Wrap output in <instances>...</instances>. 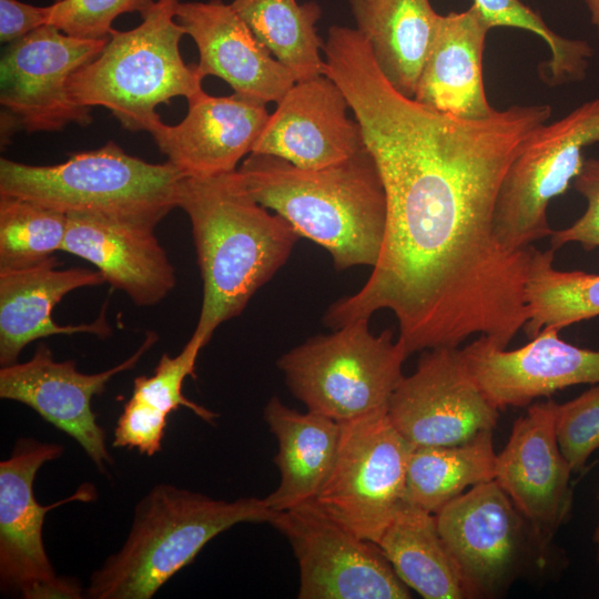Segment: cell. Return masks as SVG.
Returning a JSON list of instances; mask_svg holds the SVG:
<instances>
[{
  "instance_id": "6da1fadb",
  "label": "cell",
  "mask_w": 599,
  "mask_h": 599,
  "mask_svg": "<svg viewBox=\"0 0 599 599\" xmlns=\"http://www.w3.org/2000/svg\"><path fill=\"white\" fill-rule=\"evenodd\" d=\"M323 74L345 94L387 202L384 244L355 293L334 302L324 323L339 328L393 312L408 355L458 347L471 335L506 348L529 319L531 246L506 251L494 233L501 181L548 104H515L468 120L397 91L356 29L332 34Z\"/></svg>"
},
{
  "instance_id": "7a4b0ae2",
  "label": "cell",
  "mask_w": 599,
  "mask_h": 599,
  "mask_svg": "<svg viewBox=\"0 0 599 599\" xmlns=\"http://www.w3.org/2000/svg\"><path fill=\"white\" fill-rule=\"evenodd\" d=\"M177 207L189 216L203 281L193 334L207 344L286 263L300 236L284 217L253 199L237 171L184 176Z\"/></svg>"
},
{
  "instance_id": "3957f363",
  "label": "cell",
  "mask_w": 599,
  "mask_h": 599,
  "mask_svg": "<svg viewBox=\"0 0 599 599\" xmlns=\"http://www.w3.org/2000/svg\"><path fill=\"white\" fill-rule=\"evenodd\" d=\"M236 171L255 201L284 217L300 237L325 248L337 271L376 265L385 238L387 202L366 148L318 170L250 153Z\"/></svg>"
},
{
  "instance_id": "277c9868",
  "label": "cell",
  "mask_w": 599,
  "mask_h": 599,
  "mask_svg": "<svg viewBox=\"0 0 599 599\" xmlns=\"http://www.w3.org/2000/svg\"><path fill=\"white\" fill-rule=\"evenodd\" d=\"M273 512L265 497L227 501L158 484L135 505L123 545L92 572L84 597L151 599L213 538L238 524H268Z\"/></svg>"
},
{
  "instance_id": "5b68a950",
  "label": "cell",
  "mask_w": 599,
  "mask_h": 599,
  "mask_svg": "<svg viewBox=\"0 0 599 599\" xmlns=\"http://www.w3.org/2000/svg\"><path fill=\"white\" fill-rule=\"evenodd\" d=\"M179 0H156L134 29L115 30L103 50L68 81L78 105L103 106L130 131H146L161 122L156 106L175 97L186 100L202 89L195 65L180 53L185 34L175 18Z\"/></svg>"
},
{
  "instance_id": "8992f818",
  "label": "cell",
  "mask_w": 599,
  "mask_h": 599,
  "mask_svg": "<svg viewBox=\"0 0 599 599\" xmlns=\"http://www.w3.org/2000/svg\"><path fill=\"white\" fill-rule=\"evenodd\" d=\"M183 177L170 162L143 161L111 141L54 165L0 160V195L65 214L113 216L155 227L177 207Z\"/></svg>"
},
{
  "instance_id": "52a82bcc",
  "label": "cell",
  "mask_w": 599,
  "mask_h": 599,
  "mask_svg": "<svg viewBox=\"0 0 599 599\" xmlns=\"http://www.w3.org/2000/svg\"><path fill=\"white\" fill-rule=\"evenodd\" d=\"M408 356L392 329L374 334L369 318H359L295 346L277 367L307 410L343 424L387 414Z\"/></svg>"
},
{
  "instance_id": "ba28073f",
  "label": "cell",
  "mask_w": 599,
  "mask_h": 599,
  "mask_svg": "<svg viewBox=\"0 0 599 599\" xmlns=\"http://www.w3.org/2000/svg\"><path fill=\"white\" fill-rule=\"evenodd\" d=\"M435 517L468 598H498L516 581L548 577L566 561L495 479L469 488Z\"/></svg>"
},
{
  "instance_id": "9c48e42d",
  "label": "cell",
  "mask_w": 599,
  "mask_h": 599,
  "mask_svg": "<svg viewBox=\"0 0 599 599\" xmlns=\"http://www.w3.org/2000/svg\"><path fill=\"white\" fill-rule=\"evenodd\" d=\"M596 143L599 99L544 123L530 135L507 170L495 203L494 233L506 251L522 252L550 236L549 202L569 189L582 167V151Z\"/></svg>"
},
{
  "instance_id": "30bf717a",
  "label": "cell",
  "mask_w": 599,
  "mask_h": 599,
  "mask_svg": "<svg viewBox=\"0 0 599 599\" xmlns=\"http://www.w3.org/2000/svg\"><path fill=\"white\" fill-rule=\"evenodd\" d=\"M58 443L20 437L0 463V587L2 593L23 599H81L84 590L72 577L58 576L43 544L48 511L71 501L95 499L93 485L84 484L71 496L43 506L33 484L40 468L62 456Z\"/></svg>"
},
{
  "instance_id": "8fae6325",
  "label": "cell",
  "mask_w": 599,
  "mask_h": 599,
  "mask_svg": "<svg viewBox=\"0 0 599 599\" xmlns=\"http://www.w3.org/2000/svg\"><path fill=\"white\" fill-rule=\"evenodd\" d=\"M412 449L387 414L341 424L332 470L314 501L359 537L377 542L405 500Z\"/></svg>"
},
{
  "instance_id": "7c38bea8",
  "label": "cell",
  "mask_w": 599,
  "mask_h": 599,
  "mask_svg": "<svg viewBox=\"0 0 599 599\" xmlns=\"http://www.w3.org/2000/svg\"><path fill=\"white\" fill-rule=\"evenodd\" d=\"M108 39H80L43 26L8 43L0 61L1 136L17 130L51 132L92 121L74 103L68 81L103 50Z\"/></svg>"
},
{
  "instance_id": "4fadbf2b",
  "label": "cell",
  "mask_w": 599,
  "mask_h": 599,
  "mask_svg": "<svg viewBox=\"0 0 599 599\" xmlns=\"http://www.w3.org/2000/svg\"><path fill=\"white\" fill-rule=\"evenodd\" d=\"M268 524L296 557L300 599L412 598L377 544L337 522L314 500L274 511Z\"/></svg>"
},
{
  "instance_id": "5bb4252c",
  "label": "cell",
  "mask_w": 599,
  "mask_h": 599,
  "mask_svg": "<svg viewBox=\"0 0 599 599\" xmlns=\"http://www.w3.org/2000/svg\"><path fill=\"white\" fill-rule=\"evenodd\" d=\"M413 446H451L493 432L499 409L470 374L458 347L424 351L415 372L404 376L387 410Z\"/></svg>"
},
{
  "instance_id": "9a60e30c",
  "label": "cell",
  "mask_w": 599,
  "mask_h": 599,
  "mask_svg": "<svg viewBox=\"0 0 599 599\" xmlns=\"http://www.w3.org/2000/svg\"><path fill=\"white\" fill-rule=\"evenodd\" d=\"M149 332L130 357L93 374L82 373L74 361H55L51 349L40 344L32 357L0 368V397L33 409L45 422L73 438L102 474L113 458L106 447V432L98 423L92 399L101 395L118 374L134 368L154 345Z\"/></svg>"
},
{
  "instance_id": "2e32d148",
  "label": "cell",
  "mask_w": 599,
  "mask_h": 599,
  "mask_svg": "<svg viewBox=\"0 0 599 599\" xmlns=\"http://www.w3.org/2000/svg\"><path fill=\"white\" fill-rule=\"evenodd\" d=\"M542 329L522 347L507 351L479 336L460 349L476 383L499 409L524 407L538 397L579 384H599V349L562 341Z\"/></svg>"
},
{
  "instance_id": "e0dca14e",
  "label": "cell",
  "mask_w": 599,
  "mask_h": 599,
  "mask_svg": "<svg viewBox=\"0 0 599 599\" xmlns=\"http://www.w3.org/2000/svg\"><path fill=\"white\" fill-rule=\"evenodd\" d=\"M276 104L251 153L318 170L365 149L358 122L347 114L345 94L327 75L295 82Z\"/></svg>"
},
{
  "instance_id": "ac0fdd59",
  "label": "cell",
  "mask_w": 599,
  "mask_h": 599,
  "mask_svg": "<svg viewBox=\"0 0 599 599\" xmlns=\"http://www.w3.org/2000/svg\"><path fill=\"white\" fill-rule=\"evenodd\" d=\"M556 402L530 404L496 456L495 480L542 535L552 538L570 518L571 469L555 432Z\"/></svg>"
},
{
  "instance_id": "d6986e66",
  "label": "cell",
  "mask_w": 599,
  "mask_h": 599,
  "mask_svg": "<svg viewBox=\"0 0 599 599\" xmlns=\"http://www.w3.org/2000/svg\"><path fill=\"white\" fill-rule=\"evenodd\" d=\"M185 118L159 122L150 132L183 176L207 177L236 171L252 152L270 113L266 103L238 93L213 97L201 90L187 99Z\"/></svg>"
},
{
  "instance_id": "ffe728a7",
  "label": "cell",
  "mask_w": 599,
  "mask_h": 599,
  "mask_svg": "<svg viewBox=\"0 0 599 599\" xmlns=\"http://www.w3.org/2000/svg\"><path fill=\"white\" fill-rule=\"evenodd\" d=\"M62 252L85 260L138 306H153L175 287V270L155 226L97 214L71 213Z\"/></svg>"
},
{
  "instance_id": "44dd1931",
  "label": "cell",
  "mask_w": 599,
  "mask_h": 599,
  "mask_svg": "<svg viewBox=\"0 0 599 599\" xmlns=\"http://www.w3.org/2000/svg\"><path fill=\"white\" fill-rule=\"evenodd\" d=\"M175 18L199 50L197 74L217 77L235 93L278 102L294 85L293 73L257 40L222 0L180 2Z\"/></svg>"
},
{
  "instance_id": "7402d4cb",
  "label": "cell",
  "mask_w": 599,
  "mask_h": 599,
  "mask_svg": "<svg viewBox=\"0 0 599 599\" xmlns=\"http://www.w3.org/2000/svg\"><path fill=\"white\" fill-rule=\"evenodd\" d=\"M55 256L37 265L0 271V365L18 362L22 349L33 341L77 333L105 337L111 328L104 316L93 323L59 325L52 318L54 306L70 292L105 283L99 271L82 267L60 270Z\"/></svg>"
},
{
  "instance_id": "603a6c76",
  "label": "cell",
  "mask_w": 599,
  "mask_h": 599,
  "mask_svg": "<svg viewBox=\"0 0 599 599\" xmlns=\"http://www.w3.org/2000/svg\"><path fill=\"white\" fill-rule=\"evenodd\" d=\"M490 30L474 3L465 11L438 14L414 99L461 119L490 116L496 110L483 80V53Z\"/></svg>"
},
{
  "instance_id": "cb8c5ba5",
  "label": "cell",
  "mask_w": 599,
  "mask_h": 599,
  "mask_svg": "<svg viewBox=\"0 0 599 599\" xmlns=\"http://www.w3.org/2000/svg\"><path fill=\"white\" fill-rule=\"evenodd\" d=\"M263 417L277 441L274 463L280 483L265 497L273 511L313 501L326 481L338 448L341 424L307 410L302 413L272 397Z\"/></svg>"
},
{
  "instance_id": "d4e9b609",
  "label": "cell",
  "mask_w": 599,
  "mask_h": 599,
  "mask_svg": "<svg viewBox=\"0 0 599 599\" xmlns=\"http://www.w3.org/2000/svg\"><path fill=\"white\" fill-rule=\"evenodd\" d=\"M206 344L192 334L182 351L170 356L164 353L151 376L134 379L133 392L118 418L112 446L136 449L149 457L162 450L167 417L180 407L190 409L206 423H213L217 414L189 399L183 394V383L194 376L201 349Z\"/></svg>"
},
{
  "instance_id": "484cf974",
  "label": "cell",
  "mask_w": 599,
  "mask_h": 599,
  "mask_svg": "<svg viewBox=\"0 0 599 599\" xmlns=\"http://www.w3.org/2000/svg\"><path fill=\"white\" fill-rule=\"evenodd\" d=\"M349 6L385 78L414 98L439 13L429 0H349Z\"/></svg>"
},
{
  "instance_id": "4316f807",
  "label": "cell",
  "mask_w": 599,
  "mask_h": 599,
  "mask_svg": "<svg viewBox=\"0 0 599 599\" xmlns=\"http://www.w3.org/2000/svg\"><path fill=\"white\" fill-rule=\"evenodd\" d=\"M376 544L399 579L423 598H468L435 514L404 500Z\"/></svg>"
},
{
  "instance_id": "83f0119b",
  "label": "cell",
  "mask_w": 599,
  "mask_h": 599,
  "mask_svg": "<svg viewBox=\"0 0 599 599\" xmlns=\"http://www.w3.org/2000/svg\"><path fill=\"white\" fill-rule=\"evenodd\" d=\"M493 432L451 446H413L405 500L436 514L467 488L495 478Z\"/></svg>"
},
{
  "instance_id": "f1b7e54d",
  "label": "cell",
  "mask_w": 599,
  "mask_h": 599,
  "mask_svg": "<svg viewBox=\"0 0 599 599\" xmlns=\"http://www.w3.org/2000/svg\"><path fill=\"white\" fill-rule=\"evenodd\" d=\"M232 8L257 40L287 68L295 81L323 74L324 41L316 23L322 9L316 2L296 0H233Z\"/></svg>"
},
{
  "instance_id": "f546056e",
  "label": "cell",
  "mask_w": 599,
  "mask_h": 599,
  "mask_svg": "<svg viewBox=\"0 0 599 599\" xmlns=\"http://www.w3.org/2000/svg\"><path fill=\"white\" fill-rule=\"evenodd\" d=\"M554 252L531 247L526 283L529 319L524 327L530 339L542 329L560 331L599 316V274L556 270Z\"/></svg>"
},
{
  "instance_id": "4dcf8cb0",
  "label": "cell",
  "mask_w": 599,
  "mask_h": 599,
  "mask_svg": "<svg viewBox=\"0 0 599 599\" xmlns=\"http://www.w3.org/2000/svg\"><path fill=\"white\" fill-rule=\"evenodd\" d=\"M68 215L34 202L0 195V271L37 265L62 251Z\"/></svg>"
},
{
  "instance_id": "1f68e13d",
  "label": "cell",
  "mask_w": 599,
  "mask_h": 599,
  "mask_svg": "<svg viewBox=\"0 0 599 599\" xmlns=\"http://www.w3.org/2000/svg\"><path fill=\"white\" fill-rule=\"evenodd\" d=\"M490 29L518 28L541 38L550 57L540 68L548 85H560L586 78L592 48L587 41L565 38L551 30L542 18L520 0H474Z\"/></svg>"
},
{
  "instance_id": "d6a6232c",
  "label": "cell",
  "mask_w": 599,
  "mask_h": 599,
  "mask_svg": "<svg viewBox=\"0 0 599 599\" xmlns=\"http://www.w3.org/2000/svg\"><path fill=\"white\" fill-rule=\"evenodd\" d=\"M555 432L571 471H581L599 449V384L569 402L556 403Z\"/></svg>"
},
{
  "instance_id": "836d02e7",
  "label": "cell",
  "mask_w": 599,
  "mask_h": 599,
  "mask_svg": "<svg viewBox=\"0 0 599 599\" xmlns=\"http://www.w3.org/2000/svg\"><path fill=\"white\" fill-rule=\"evenodd\" d=\"M154 0H58L50 4L49 26L80 39H106L123 13L143 14Z\"/></svg>"
},
{
  "instance_id": "e575fe53",
  "label": "cell",
  "mask_w": 599,
  "mask_h": 599,
  "mask_svg": "<svg viewBox=\"0 0 599 599\" xmlns=\"http://www.w3.org/2000/svg\"><path fill=\"white\" fill-rule=\"evenodd\" d=\"M573 186L587 201L585 213L570 226L550 234V246L555 251L569 243H579L585 250L599 247V159L583 161Z\"/></svg>"
},
{
  "instance_id": "d590c367",
  "label": "cell",
  "mask_w": 599,
  "mask_h": 599,
  "mask_svg": "<svg viewBox=\"0 0 599 599\" xmlns=\"http://www.w3.org/2000/svg\"><path fill=\"white\" fill-rule=\"evenodd\" d=\"M50 6L38 7L19 0H0V41L11 43L47 26Z\"/></svg>"
},
{
  "instance_id": "8d00e7d4",
  "label": "cell",
  "mask_w": 599,
  "mask_h": 599,
  "mask_svg": "<svg viewBox=\"0 0 599 599\" xmlns=\"http://www.w3.org/2000/svg\"><path fill=\"white\" fill-rule=\"evenodd\" d=\"M588 8L591 23L599 32V0H581Z\"/></svg>"
},
{
  "instance_id": "74e56055",
  "label": "cell",
  "mask_w": 599,
  "mask_h": 599,
  "mask_svg": "<svg viewBox=\"0 0 599 599\" xmlns=\"http://www.w3.org/2000/svg\"><path fill=\"white\" fill-rule=\"evenodd\" d=\"M597 500H598V504H599V489H598V494H597ZM592 540H593V544L596 545L597 547V560L599 561V521L593 530V536H592Z\"/></svg>"
}]
</instances>
